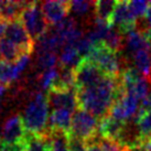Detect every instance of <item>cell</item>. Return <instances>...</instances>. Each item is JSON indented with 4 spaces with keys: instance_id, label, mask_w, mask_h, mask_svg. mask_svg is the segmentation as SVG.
Listing matches in <instances>:
<instances>
[{
    "instance_id": "11",
    "label": "cell",
    "mask_w": 151,
    "mask_h": 151,
    "mask_svg": "<svg viewBox=\"0 0 151 151\" xmlns=\"http://www.w3.org/2000/svg\"><path fill=\"white\" fill-rule=\"evenodd\" d=\"M41 10L46 22L54 25L66 18L70 12V1H45L41 4Z\"/></svg>"
},
{
    "instance_id": "20",
    "label": "cell",
    "mask_w": 151,
    "mask_h": 151,
    "mask_svg": "<svg viewBox=\"0 0 151 151\" xmlns=\"http://www.w3.org/2000/svg\"><path fill=\"white\" fill-rule=\"evenodd\" d=\"M116 2L114 0H98L94 2V11L95 17L108 21L111 18L114 9L116 7Z\"/></svg>"
},
{
    "instance_id": "2",
    "label": "cell",
    "mask_w": 151,
    "mask_h": 151,
    "mask_svg": "<svg viewBox=\"0 0 151 151\" xmlns=\"http://www.w3.org/2000/svg\"><path fill=\"white\" fill-rule=\"evenodd\" d=\"M21 117L27 131L38 136H44L46 134L49 104L44 93L39 92L31 98Z\"/></svg>"
},
{
    "instance_id": "6",
    "label": "cell",
    "mask_w": 151,
    "mask_h": 151,
    "mask_svg": "<svg viewBox=\"0 0 151 151\" xmlns=\"http://www.w3.org/2000/svg\"><path fill=\"white\" fill-rule=\"evenodd\" d=\"M75 73V89H85V88L95 86L105 80L107 75L95 64L89 62L85 58L81 60L78 65L74 68Z\"/></svg>"
},
{
    "instance_id": "17",
    "label": "cell",
    "mask_w": 151,
    "mask_h": 151,
    "mask_svg": "<svg viewBox=\"0 0 151 151\" xmlns=\"http://www.w3.org/2000/svg\"><path fill=\"white\" fill-rule=\"evenodd\" d=\"M126 51L131 56L141 50H147L150 47V44L147 42L142 33L137 30H134L126 34Z\"/></svg>"
},
{
    "instance_id": "18",
    "label": "cell",
    "mask_w": 151,
    "mask_h": 151,
    "mask_svg": "<svg viewBox=\"0 0 151 151\" xmlns=\"http://www.w3.org/2000/svg\"><path fill=\"white\" fill-rule=\"evenodd\" d=\"M23 54L21 50L14 45L8 39H1L0 40V58L2 61L8 63H14L21 55Z\"/></svg>"
},
{
    "instance_id": "14",
    "label": "cell",
    "mask_w": 151,
    "mask_h": 151,
    "mask_svg": "<svg viewBox=\"0 0 151 151\" xmlns=\"http://www.w3.org/2000/svg\"><path fill=\"white\" fill-rule=\"evenodd\" d=\"M24 142V151H52V146L47 132L45 136H38L27 131Z\"/></svg>"
},
{
    "instance_id": "16",
    "label": "cell",
    "mask_w": 151,
    "mask_h": 151,
    "mask_svg": "<svg viewBox=\"0 0 151 151\" xmlns=\"http://www.w3.org/2000/svg\"><path fill=\"white\" fill-rule=\"evenodd\" d=\"M134 67L142 76L149 78L151 76V55L150 47L147 50H141L131 56Z\"/></svg>"
},
{
    "instance_id": "25",
    "label": "cell",
    "mask_w": 151,
    "mask_h": 151,
    "mask_svg": "<svg viewBox=\"0 0 151 151\" xmlns=\"http://www.w3.org/2000/svg\"><path fill=\"white\" fill-rule=\"evenodd\" d=\"M94 10V2L84 1V0H74L70 1V11L75 13L76 16H85Z\"/></svg>"
},
{
    "instance_id": "13",
    "label": "cell",
    "mask_w": 151,
    "mask_h": 151,
    "mask_svg": "<svg viewBox=\"0 0 151 151\" xmlns=\"http://www.w3.org/2000/svg\"><path fill=\"white\" fill-rule=\"evenodd\" d=\"M125 125H126V122L116 120L115 118L107 115L99 119V122H98V134L101 138L114 140L117 142Z\"/></svg>"
},
{
    "instance_id": "37",
    "label": "cell",
    "mask_w": 151,
    "mask_h": 151,
    "mask_svg": "<svg viewBox=\"0 0 151 151\" xmlns=\"http://www.w3.org/2000/svg\"><path fill=\"white\" fill-rule=\"evenodd\" d=\"M0 61H1V58H0Z\"/></svg>"
},
{
    "instance_id": "5",
    "label": "cell",
    "mask_w": 151,
    "mask_h": 151,
    "mask_svg": "<svg viewBox=\"0 0 151 151\" xmlns=\"http://www.w3.org/2000/svg\"><path fill=\"white\" fill-rule=\"evenodd\" d=\"M19 19L33 42L41 38L49 29V23L46 22L41 10V4L38 2H33L25 8Z\"/></svg>"
},
{
    "instance_id": "31",
    "label": "cell",
    "mask_w": 151,
    "mask_h": 151,
    "mask_svg": "<svg viewBox=\"0 0 151 151\" xmlns=\"http://www.w3.org/2000/svg\"><path fill=\"white\" fill-rule=\"evenodd\" d=\"M25 142L24 140L21 142H6L0 139V151H24Z\"/></svg>"
},
{
    "instance_id": "24",
    "label": "cell",
    "mask_w": 151,
    "mask_h": 151,
    "mask_svg": "<svg viewBox=\"0 0 151 151\" xmlns=\"http://www.w3.org/2000/svg\"><path fill=\"white\" fill-rule=\"evenodd\" d=\"M58 74H59V68L58 67H54V68H51V70L42 72L40 77H39V85H40V87L42 88L43 91L47 92L51 88L55 78H56Z\"/></svg>"
},
{
    "instance_id": "30",
    "label": "cell",
    "mask_w": 151,
    "mask_h": 151,
    "mask_svg": "<svg viewBox=\"0 0 151 151\" xmlns=\"http://www.w3.org/2000/svg\"><path fill=\"white\" fill-rule=\"evenodd\" d=\"M67 145H68V151H86L87 148V145L84 140L73 137L70 134L67 139Z\"/></svg>"
},
{
    "instance_id": "23",
    "label": "cell",
    "mask_w": 151,
    "mask_h": 151,
    "mask_svg": "<svg viewBox=\"0 0 151 151\" xmlns=\"http://www.w3.org/2000/svg\"><path fill=\"white\" fill-rule=\"evenodd\" d=\"M14 81L12 72V63H8L6 61H0V84L4 87H8L9 85Z\"/></svg>"
},
{
    "instance_id": "34",
    "label": "cell",
    "mask_w": 151,
    "mask_h": 151,
    "mask_svg": "<svg viewBox=\"0 0 151 151\" xmlns=\"http://www.w3.org/2000/svg\"><path fill=\"white\" fill-rule=\"evenodd\" d=\"M143 37H145V39L147 40V42L150 44V46H151V27L150 28H148L145 32H143Z\"/></svg>"
},
{
    "instance_id": "19",
    "label": "cell",
    "mask_w": 151,
    "mask_h": 151,
    "mask_svg": "<svg viewBox=\"0 0 151 151\" xmlns=\"http://www.w3.org/2000/svg\"><path fill=\"white\" fill-rule=\"evenodd\" d=\"M82 60V56L75 47L66 46L63 47L60 52L59 56V66L68 67V68H75Z\"/></svg>"
},
{
    "instance_id": "21",
    "label": "cell",
    "mask_w": 151,
    "mask_h": 151,
    "mask_svg": "<svg viewBox=\"0 0 151 151\" xmlns=\"http://www.w3.org/2000/svg\"><path fill=\"white\" fill-rule=\"evenodd\" d=\"M103 42L107 47H109L111 51L118 53L120 47H122V35L119 33V31L117 29H115L114 27H111L107 34L105 35V38L103 40Z\"/></svg>"
},
{
    "instance_id": "8",
    "label": "cell",
    "mask_w": 151,
    "mask_h": 151,
    "mask_svg": "<svg viewBox=\"0 0 151 151\" xmlns=\"http://www.w3.org/2000/svg\"><path fill=\"white\" fill-rule=\"evenodd\" d=\"M136 21L137 19L130 12L128 1H117L109 24L117 29L122 35H125L136 30Z\"/></svg>"
},
{
    "instance_id": "27",
    "label": "cell",
    "mask_w": 151,
    "mask_h": 151,
    "mask_svg": "<svg viewBox=\"0 0 151 151\" xmlns=\"http://www.w3.org/2000/svg\"><path fill=\"white\" fill-rule=\"evenodd\" d=\"M149 2L143 1V0H136V1H128V7H129L130 12L132 13L136 19L145 17V14L147 12L149 8Z\"/></svg>"
},
{
    "instance_id": "7",
    "label": "cell",
    "mask_w": 151,
    "mask_h": 151,
    "mask_svg": "<svg viewBox=\"0 0 151 151\" xmlns=\"http://www.w3.org/2000/svg\"><path fill=\"white\" fill-rule=\"evenodd\" d=\"M4 38L17 45L23 54H31L34 50V42L30 38L20 19L8 22Z\"/></svg>"
},
{
    "instance_id": "9",
    "label": "cell",
    "mask_w": 151,
    "mask_h": 151,
    "mask_svg": "<svg viewBox=\"0 0 151 151\" xmlns=\"http://www.w3.org/2000/svg\"><path fill=\"white\" fill-rule=\"evenodd\" d=\"M47 104L52 109H66L74 113L77 109V101H76V91H49L46 94Z\"/></svg>"
},
{
    "instance_id": "33",
    "label": "cell",
    "mask_w": 151,
    "mask_h": 151,
    "mask_svg": "<svg viewBox=\"0 0 151 151\" xmlns=\"http://www.w3.org/2000/svg\"><path fill=\"white\" fill-rule=\"evenodd\" d=\"M7 24H8V22H6L0 19V40L4 38V33H6V29H7Z\"/></svg>"
},
{
    "instance_id": "29",
    "label": "cell",
    "mask_w": 151,
    "mask_h": 151,
    "mask_svg": "<svg viewBox=\"0 0 151 151\" xmlns=\"http://www.w3.org/2000/svg\"><path fill=\"white\" fill-rule=\"evenodd\" d=\"M98 146L101 151H127V148L122 147L118 142L105 138L99 139Z\"/></svg>"
},
{
    "instance_id": "12",
    "label": "cell",
    "mask_w": 151,
    "mask_h": 151,
    "mask_svg": "<svg viewBox=\"0 0 151 151\" xmlns=\"http://www.w3.org/2000/svg\"><path fill=\"white\" fill-rule=\"evenodd\" d=\"M73 114L66 109H54L49 115L46 128L50 131H61L68 134L71 129Z\"/></svg>"
},
{
    "instance_id": "32",
    "label": "cell",
    "mask_w": 151,
    "mask_h": 151,
    "mask_svg": "<svg viewBox=\"0 0 151 151\" xmlns=\"http://www.w3.org/2000/svg\"><path fill=\"white\" fill-rule=\"evenodd\" d=\"M143 22H145V31H146L148 28H150V27H151V4L149 6L147 12H146V14H145Z\"/></svg>"
},
{
    "instance_id": "38",
    "label": "cell",
    "mask_w": 151,
    "mask_h": 151,
    "mask_svg": "<svg viewBox=\"0 0 151 151\" xmlns=\"http://www.w3.org/2000/svg\"><path fill=\"white\" fill-rule=\"evenodd\" d=\"M0 98H1V97H0Z\"/></svg>"
},
{
    "instance_id": "4",
    "label": "cell",
    "mask_w": 151,
    "mask_h": 151,
    "mask_svg": "<svg viewBox=\"0 0 151 151\" xmlns=\"http://www.w3.org/2000/svg\"><path fill=\"white\" fill-rule=\"evenodd\" d=\"M68 134L88 142L98 134V119L88 111L77 108L73 114Z\"/></svg>"
},
{
    "instance_id": "15",
    "label": "cell",
    "mask_w": 151,
    "mask_h": 151,
    "mask_svg": "<svg viewBox=\"0 0 151 151\" xmlns=\"http://www.w3.org/2000/svg\"><path fill=\"white\" fill-rule=\"evenodd\" d=\"M23 8L20 1L0 0V19L6 22L17 20L20 18Z\"/></svg>"
},
{
    "instance_id": "3",
    "label": "cell",
    "mask_w": 151,
    "mask_h": 151,
    "mask_svg": "<svg viewBox=\"0 0 151 151\" xmlns=\"http://www.w3.org/2000/svg\"><path fill=\"white\" fill-rule=\"evenodd\" d=\"M85 59L99 67L109 77H117L122 72L118 54L107 47L104 42L96 43Z\"/></svg>"
},
{
    "instance_id": "26",
    "label": "cell",
    "mask_w": 151,
    "mask_h": 151,
    "mask_svg": "<svg viewBox=\"0 0 151 151\" xmlns=\"http://www.w3.org/2000/svg\"><path fill=\"white\" fill-rule=\"evenodd\" d=\"M138 127L139 134L142 139L151 138V110L145 114L136 122Z\"/></svg>"
},
{
    "instance_id": "10",
    "label": "cell",
    "mask_w": 151,
    "mask_h": 151,
    "mask_svg": "<svg viewBox=\"0 0 151 151\" xmlns=\"http://www.w3.org/2000/svg\"><path fill=\"white\" fill-rule=\"evenodd\" d=\"M25 134H27V129L22 117L20 115H14L6 120L1 130L0 139L10 143L21 142L24 140Z\"/></svg>"
},
{
    "instance_id": "36",
    "label": "cell",
    "mask_w": 151,
    "mask_h": 151,
    "mask_svg": "<svg viewBox=\"0 0 151 151\" xmlns=\"http://www.w3.org/2000/svg\"><path fill=\"white\" fill-rule=\"evenodd\" d=\"M4 91H6V87H4V85H1L0 84V97L4 95Z\"/></svg>"
},
{
    "instance_id": "22",
    "label": "cell",
    "mask_w": 151,
    "mask_h": 151,
    "mask_svg": "<svg viewBox=\"0 0 151 151\" xmlns=\"http://www.w3.org/2000/svg\"><path fill=\"white\" fill-rule=\"evenodd\" d=\"M58 63H59V58L55 53H50V52L40 53L37 58V65L42 72L54 68L56 67Z\"/></svg>"
},
{
    "instance_id": "35",
    "label": "cell",
    "mask_w": 151,
    "mask_h": 151,
    "mask_svg": "<svg viewBox=\"0 0 151 151\" xmlns=\"http://www.w3.org/2000/svg\"><path fill=\"white\" fill-rule=\"evenodd\" d=\"M86 151H101L98 143H93V145H87Z\"/></svg>"
},
{
    "instance_id": "28",
    "label": "cell",
    "mask_w": 151,
    "mask_h": 151,
    "mask_svg": "<svg viewBox=\"0 0 151 151\" xmlns=\"http://www.w3.org/2000/svg\"><path fill=\"white\" fill-rule=\"evenodd\" d=\"M29 61H30V54H22L14 63H12V72H13L14 81L17 80L18 77L20 76V74L23 72L25 66L29 63Z\"/></svg>"
},
{
    "instance_id": "1",
    "label": "cell",
    "mask_w": 151,
    "mask_h": 151,
    "mask_svg": "<svg viewBox=\"0 0 151 151\" xmlns=\"http://www.w3.org/2000/svg\"><path fill=\"white\" fill-rule=\"evenodd\" d=\"M119 76V75H118ZM117 77L107 76L95 86L76 91L77 108L88 111L98 119L107 116L114 104L115 92L118 85Z\"/></svg>"
}]
</instances>
